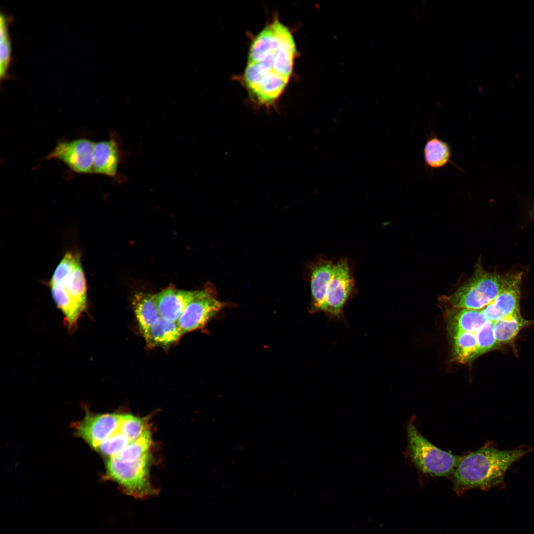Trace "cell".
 I'll use <instances>...</instances> for the list:
<instances>
[{
  "mask_svg": "<svg viewBox=\"0 0 534 534\" xmlns=\"http://www.w3.org/2000/svg\"><path fill=\"white\" fill-rule=\"evenodd\" d=\"M477 349L473 359L497 347L493 322L487 321L476 333Z\"/></svg>",
  "mask_w": 534,
  "mask_h": 534,
  "instance_id": "obj_24",
  "label": "cell"
},
{
  "mask_svg": "<svg viewBox=\"0 0 534 534\" xmlns=\"http://www.w3.org/2000/svg\"><path fill=\"white\" fill-rule=\"evenodd\" d=\"M530 451L526 447L503 450L486 444L462 456L450 478L452 490L460 496L472 489L488 490L502 486L508 468Z\"/></svg>",
  "mask_w": 534,
  "mask_h": 534,
  "instance_id": "obj_2",
  "label": "cell"
},
{
  "mask_svg": "<svg viewBox=\"0 0 534 534\" xmlns=\"http://www.w3.org/2000/svg\"><path fill=\"white\" fill-rule=\"evenodd\" d=\"M355 292V280L349 264L347 260L341 259L336 263L321 312L331 318L343 317L344 306Z\"/></svg>",
  "mask_w": 534,
  "mask_h": 534,
  "instance_id": "obj_7",
  "label": "cell"
},
{
  "mask_svg": "<svg viewBox=\"0 0 534 534\" xmlns=\"http://www.w3.org/2000/svg\"><path fill=\"white\" fill-rule=\"evenodd\" d=\"M296 53L291 32L277 15L254 37L241 79L255 106L276 108L292 75Z\"/></svg>",
  "mask_w": 534,
  "mask_h": 534,
  "instance_id": "obj_1",
  "label": "cell"
},
{
  "mask_svg": "<svg viewBox=\"0 0 534 534\" xmlns=\"http://www.w3.org/2000/svg\"><path fill=\"white\" fill-rule=\"evenodd\" d=\"M120 425L117 430L110 437L97 446L95 450L108 458L115 457L130 442L134 441L131 440L128 436L121 432Z\"/></svg>",
  "mask_w": 534,
  "mask_h": 534,
  "instance_id": "obj_22",
  "label": "cell"
},
{
  "mask_svg": "<svg viewBox=\"0 0 534 534\" xmlns=\"http://www.w3.org/2000/svg\"><path fill=\"white\" fill-rule=\"evenodd\" d=\"M448 328L452 334L476 332L488 321L482 310L454 308L446 312Z\"/></svg>",
  "mask_w": 534,
  "mask_h": 534,
  "instance_id": "obj_17",
  "label": "cell"
},
{
  "mask_svg": "<svg viewBox=\"0 0 534 534\" xmlns=\"http://www.w3.org/2000/svg\"><path fill=\"white\" fill-rule=\"evenodd\" d=\"M121 158L120 146L115 137L111 136L107 140L94 142L93 173L115 177Z\"/></svg>",
  "mask_w": 534,
  "mask_h": 534,
  "instance_id": "obj_14",
  "label": "cell"
},
{
  "mask_svg": "<svg viewBox=\"0 0 534 534\" xmlns=\"http://www.w3.org/2000/svg\"><path fill=\"white\" fill-rule=\"evenodd\" d=\"M47 284L63 314L65 327L69 333L74 332L79 319L88 310L87 284L80 253L67 251Z\"/></svg>",
  "mask_w": 534,
  "mask_h": 534,
  "instance_id": "obj_3",
  "label": "cell"
},
{
  "mask_svg": "<svg viewBox=\"0 0 534 534\" xmlns=\"http://www.w3.org/2000/svg\"><path fill=\"white\" fill-rule=\"evenodd\" d=\"M335 265L336 263L326 257H319L310 265L311 312H321L325 301L327 286L334 273Z\"/></svg>",
  "mask_w": 534,
  "mask_h": 534,
  "instance_id": "obj_12",
  "label": "cell"
},
{
  "mask_svg": "<svg viewBox=\"0 0 534 534\" xmlns=\"http://www.w3.org/2000/svg\"><path fill=\"white\" fill-rule=\"evenodd\" d=\"M121 415L116 413L93 414L86 411L85 417L75 424L76 435L95 449L118 428Z\"/></svg>",
  "mask_w": 534,
  "mask_h": 534,
  "instance_id": "obj_11",
  "label": "cell"
},
{
  "mask_svg": "<svg viewBox=\"0 0 534 534\" xmlns=\"http://www.w3.org/2000/svg\"><path fill=\"white\" fill-rule=\"evenodd\" d=\"M121 432L132 441H135L148 430L145 420L131 414H121Z\"/></svg>",
  "mask_w": 534,
  "mask_h": 534,
  "instance_id": "obj_25",
  "label": "cell"
},
{
  "mask_svg": "<svg viewBox=\"0 0 534 534\" xmlns=\"http://www.w3.org/2000/svg\"><path fill=\"white\" fill-rule=\"evenodd\" d=\"M8 20L0 19V77L2 81L7 76V72L11 60V44L8 31Z\"/></svg>",
  "mask_w": 534,
  "mask_h": 534,
  "instance_id": "obj_23",
  "label": "cell"
},
{
  "mask_svg": "<svg viewBox=\"0 0 534 534\" xmlns=\"http://www.w3.org/2000/svg\"><path fill=\"white\" fill-rule=\"evenodd\" d=\"M408 454L416 467L426 475L451 477L462 456L436 446L424 438L410 420L406 427Z\"/></svg>",
  "mask_w": 534,
  "mask_h": 534,
  "instance_id": "obj_4",
  "label": "cell"
},
{
  "mask_svg": "<svg viewBox=\"0 0 534 534\" xmlns=\"http://www.w3.org/2000/svg\"><path fill=\"white\" fill-rule=\"evenodd\" d=\"M94 142L84 137L59 141L44 158L58 160L77 173L92 174Z\"/></svg>",
  "mask_w": 534,
  "mask_h": 534,
  "instance_id": "obj_8",
  "label": "cell"
},
{
  "mask_svg": "<svg viewBox=\"0 0 534 534\" xmlns=\"http://www.w3.org/2000/svg\"><path fill=\"white\" fill-rule=\"evenodd\" d=\"M530 323L523 317L520 312L509 314L494 322V332L497 346L510 343L520 331Z\"/></svg>",
  "mask_w": 534,
  "mask_h": 534,
  "instance_id": "obj_19",
  "label": "cell"
},
{
  "mask_svg": "<svg viewBox=\"0 0 534 534\" xmlns=\"http://www.w3.org/2000/svg\"><path fill=\"white\" fill-rule=\"evenodd\" d=\"M522 277L521 272L503 277L499 293L491 303L482 310L487 320L494 322L506 315L520 312Z\"/></svg>",
  "mask_w": 534,
  "mask_h": 534,
  "instance_id": "obj_10",
  "label": "cell"
},
{
  "mask_svg": "<svg viewBox=\"0 0 534 534\" xmlns=\"http://www.w3.org/2000/svg\"><path fill=\"white\" fill-rule=\"evenodd\" d=\"M453 360L465 363L473 359L477 349L476 333L460 331L453 334Z\"/></svg>",
  "mask_w": 534,
  "mask_h": 534,
  "instance_id": "obj_20",
  "label": "cell"
},
{
  "mask_svg": "<svg viewBox=\"0 0 534 534\" xmlns=\"http://www.w3.org/2000/svg\"><path fill=\"white\" fill-rule=\"evenodd\" d=\"M132 303L139 328L145 337L150 328L161 317L155 295L143 292L136 293Z\"/></svg>",
  "mask_w": 534,
  "mask_h": 534,
  "instance_id": "obj_16",
  "label": "cell"
},
{
  "mask_svg": "<svg viewBox=\"0 0 534 534\" xmlns=\"http://www.w3.org/2000/svg\"><path fill=\"white\" fill-rule=\"evenodd\" d=\"M151 454L140 459L125 461L116 457L107 461L106 475L122 488L127 494L136 498H146L153 495L156 490L149 479V464Z\"/></svg>",
  "mask_w": 534,
  "mask_h": 534,
  "instance_id": "obj_6",
  "label": "cell"
},
{
  "mask_svg": "<svg viewBox=\"0 0 534 534\" xmlns=\"http://www.w3.org/2000/svg\"><path fill=\"white\" fill-rule=\"evenodd\" d=\"M503 277L485 270L478 263L474 273L453 293L440 297L452 308L482 310L499 293Z\"/></svg>",
  "mask_w": 534,
  "mask_h": 534,
  "instance_id": "obj_5",
  "label": "cell"
},
{
  "mask_svg": "<svg viewBox=\"0 0 534 534\" xmlns=\"http://www.w3.org/2000/svg\"><path fill=\"white\" fill-rule=\"evenodd\" d=\"M424 166L429 170L442 168L451 161L452 151L449 144L438 137L434 131L427 136L423 148ZM456 167V166H455Z\"/></svg>",
  "mask_w": 534,
  "mask_h": 534,
  "instance_id": "obj_15",
  "label": "cell"
},
{
  "mask_svg": "<svg viewBox=\"0 0 534 534\" xmlns=\"http://www.w3.org/2000/svg\"><path fill=\"white\" fill-rule=\"evenodd\" d=\"M199 290L185 291L168 288L155 294L161 317L177 322L188 305L197 296Z\"/></svg>",
  "mask_w": 534,
  "mask_h": 534,
  "instance_id": "obj_13",
  "label": "cell"
},
{
  "mask_svg": "<svg viewBox=\"0 0 534 534\" xmlns=\"http://www.w3.org/2000/svg\"><path fill=\"white\" fill-rule=\"evenodd\" d=\"M152 440L150 431L146 430L138 439L130 442L116 456L121 460L132 461L150 454Z\"/></svg>",
  "mask_w": 534,
  "mask_h": 534,
  "instance_id": "obj_21",
  "label": "cell"
},
{
  "mask_svg": "<svg viewBox=\"0 0 534 534\" xmlns=\"http://www.w3.org/2000/svg\"><path fill=\"white\" fill-rule=\"evenodd\" d=\"M210 289L199 290L186 308L177 323L183 334L203 327L224 306Z\"/></svg>",
  "mask_w": 534,
  "mask_h": 534,
  "instance_id": "obj_9",
  "label": "cell"
},
{
  "mask_svg": "<svg viewBox=\"0 0 534 534\" xmlns=\"http://www.w3.org/2000/svg\"><path fill=\"white\" fill-rule=\"evenodd\" d=\"M183 334L177 322L160 317L144 337L150 347H169Z\"/></svg>",
  "mask_w": 534,
  "mask_h": 534,
  "instance_id": "obj_18",
  "label": "cell"
}]
</instances>
